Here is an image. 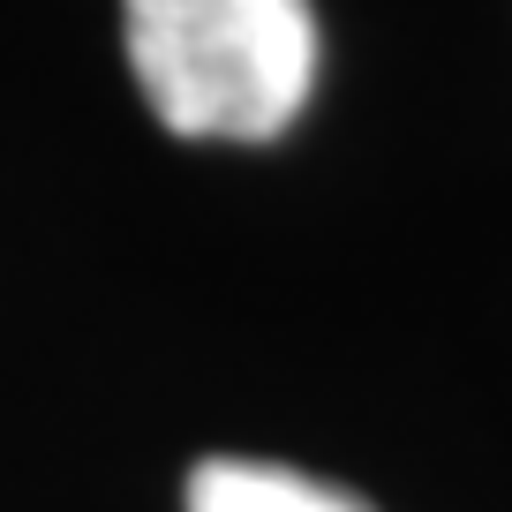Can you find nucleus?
<instances>
[{"mask_svg":"<svg viewBox=\"0 0 512 512\" xmlns=\"http://www.w3.org/2000/svg\"><path fill=\"white\" fill-rule=\"evenodd\" d=\"M151 113L196 144H264L317 91L309 0H121Z\"/></svg>","mask_w":512,"mask_h":512,"instance_id":"obj_1","label":"nucleus"},{"mask_svg":"<svg viewBox=\"0 0 512 512\" xmlns=\"http://www.w3.org/2000/svg\"><path fill=\"white\" fill-rule=\"evenodd\" d=\"M189 512H369L339 482H317L302 467L272 460H204L189 475Z\"/></svg>","mask_w":512,"mask_h":512,"instance_id":"obj_2","label":"nucleus"}]
</instances>
